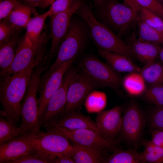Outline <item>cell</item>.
<instances>
[{
    "label": "cell",
    "mask_w": 163,
    "mask_h": 163,
    "mask_svg": "<svg viewBox=\"0 0 163 163\" xmlns=\"http://www.w3.org/2000/svg\"><path fill=\"white\" fill-rule=\"evenodd\" d=\"M39 63H33L21 71L1 78L0 101L5 117L9 122L16 126L20 121L21 104L31 74Z\"/></svg>",
    "instance_id": "obj_1"
},
{
    "label": "cell",
    "mask_w": 163,
    "mask_h": 163,
    "mask_svg": "<svg viewBox=\"0 0 163 163\" xmlns=\"http://www.w3.org/2000/svg\"><path fill=\"white\" fill-rule=\"evenodd\" d=\"M75 14L87 24L91 39L98 49L120 54L131 60L136 57L128 45L108 27L97 20L88 4L83 2Z\"/></svg>",
    "instance_id": "obj_2"
},
{
    "label": "cell",
    "mask_w": 163,
    "mask_h": 163,
    "mask_svg": "<svg viewBox=\"0 0 163 163\" xmlns=\"http://www.w3.org/2000/svg\"><path fill=\"white\" fill-rule=\"evenodd\" d=\"M90 34L88 25L83 19L71 18L68 31L59 48L56 60L45 72L42 78L49 75L64 62L77 57L85 47Z\"/></svg>",
    "instance_id": "obj_3"
},
{
    "label": "cell",
    "mask_w": 163,
    "mask_h": 163,
    "mask_svg": "<svg viewBox=\"0 0 163 163\" xmlns=\"http://www.w3.org/2000/svg\"><path fill=\"white\" fill-rule=\"evenodd\" d=\"M42 73L39 68L33 70L21 104L20 111L21 123L19 126L26 132V135H36L43 132L40 129L37 96Z\"/></svg>",
    "instance_id": "obj_4"
},
{
    "label": "cell",
    "mask_w": 163,
    "mask_h": 163,
    "mask_svg": "<svg viewBox=\"0 0 163 163\" xmlns=\"http://www.w3.org/2000/svg\"><path fill=\"white\" fill-rule=\"evenodd\" d=\"M97 8L102 23L114 30L120 38L131 26L137 23L139 8L127 6L117 0H105Z\"/></svg>",
    "instance_id": "obj_5"
},
{
    "label": "cell",
    "mask_w": 163,
    "mask_h": 163,
    "mask_svg": "<svg viewBox=\"0 0 163 163\" xmlns=\"http://www.w3.org/2000/svg\"><path fill=\"white\" fill-rule=\"evenodd\" d=\"M48 40L46 32L42 33L40 40L35 43L30 42L24 36L19 41L9 70L1 78L21 71L33 63H39L43 61L49 55L46 52Z\"/></svg>",
    "instance_id": "obj_6"
},
{
    "label": "cell",
    "mask_w": 163,
    "mask_h": 163,
    "mask_svg": "<svg viewBox=\"0 0 163 163\" xmlns=\"http://www.w3.org/2000/svg\"><path fill=\"white\" fill-rule=\"evenodd\" d=\"M47 131H53L66 137L72 143L89 148L104 155L118 148L117 142L111 140L100 133L87 129L74 131L54 127H44Z\"/></svg>",
    "instance_id": "obj_7"
},
{
    "label": "cell",
    "mask_w": 163,
    "mask_h": 163,
    "mask_svg": "<svg viewBox=\"0 0 163 163\" xmlns=\"http://www.w3.org/2000/svg\"><path fill=\"white\" fill-rule=\"evenodd\" d=\"M22 136L37 149L47 154L56 156L63 155L72 157L74 151L73 144L60 133L47 131L36 135Z\"/></svg>",
    "instance_id": "obj_8"
},
{
    "label": "cell",
    "mask_w": 163,
    "mask_h": 163,
    "mask_svg": "<svg viewBox=\"0 0 163 163\" xmlns=\"http://www.w3.org/2000/svg\"><path fill=\"white\" fill-rule=\"evenodd\" d=\"M145 124L142 111L136 103L132 101L122 117L118 139H123L136 150L141 144Z\"/></svg>",
    "instance_id": "obj_9"
},
{
    "label": "cell",
    "mask_w": 163,
    "mask_h": 163,
    "mask_svg": "<svg viewBox=\"0 0 163 163\" xmlns=\"http://www.w3.org/2000/svg\"><path fill=\"white\" fill-rule=\"evenodd\" d=\"M80 69L87 74L100 87L117 90L122 80L120 75L108 64L92 55H87L79 62Z\"/></svg>",
    "instance_id": "obj_10"
},
{
    "label": "cell",
    "mask_w": 163,
    "mask_h": 163,
    "mask_svg": "<svg viewBox=\"0 0 163 163\" xmlns=\"http://www.w3.org/2000/svg\"><path fill=\"white\" fill-rule=\"evenodd\" d=\"M99 87L85 73L81 70L79 71L78 70L69 85L66 104L61 117L73 112L81 110L82 106L88 94Z\"/></svg>",
    "instance_id": "obj_11"
},
{
    "label": "cell",
    "mask_w": 163,
    "mask_h": 163,
    "mask_svg": "<svg viewBox=\"0 0 163 163\" xmlns=\"http://www.w3.org/2000/svg\"><path fill=\"white\" fill-rule=\"evenodd\" d=\"M77 71L75 67L72 66L65 73L60 87L49 100L40 119L41 127L62 116L66 103L68 88L71 80Z\"/></svg>",
    "instance_id": "obj_12"
},
{
    "label": "cell",
    "mask_w": 163,
    "mask_h": 163,
    "mask_svg": "<svg viewBox=\"0 0 163 163\" xmlns=\"http://www.w3.org/2000/svg\"><path fill=\"white\" fill-rule=\"evenodd\" d=\"M77 57L63 62L58 68L47 76L41 78L38 98V115L40 119L45 110L47 103L60 87L64 75L72 65Z\"/></svg>",
    "instance_id": "obj_13"
},
{
    "label": "cell",
    "mask_w": 163,
    "mask_h": 163,
    "mask_svg": "<svg viewBox=\"0 0 163 163\" xmlns=\"http://www.w3.org/2000/svg\"><path fill=\"white\" fill-rule=\"evenodd\" d=\"M78 0L66 10L50 17V37L51 43L50 52V59L58 51L59 46L66 35L73 15L83 3Z\"/></svg>",
    "instance_id": "obj_14"
},
{
    "label": "cell",
    "mask_w": 163,
    "mask_h": 163,
    "mask_svg": "<svg viewBox=\"0 0 163 163\" xmlns=\"http://www.w3.org/2000/svg\"><path fill=\"white\" fill-rule=\"evenodd\" d=\"M122 107L116 105L107 110L96 113L95 122L101 133L107 139L117 142L122 119Z\"/></svg>",
    "instance_id": "obj_15"
},
{
    "label": "cell",
    "mask_w": 163,
    "mask_h": 163,
    "mask_svg": "<svg viewBox=\"0 0 163 163\" xmlns=\"http://www.w3.org/2000/svg\"><path fill=\"white\" fill-rule=\"evenodd\" d=\"M43 127H54L74 131L91 129L101 133L96 122L91 117L82 114L81 110L73 112L68 115L43 125Z\"/></svg>",
    "instance_id": "obj_16"
},
{
    "label": "cell",
    "mask_w": 163,
    "mask_h": 163,
    "mask_svg": "<svg viewBox=\"0 0 163 163\" xmlns=\"http://www.w3.org/2000/svg\"><path fill=\"white\" fill-rule=\"evenodd\" d=\"M38 150L22 136L0 144V163H8L23 156Z\"/></svg>",
    "instance_id": "obj_17"
},
{
    "label": "cell",
    "mask_w": 163,
    "mask_h": 163,
    "mask_svg": "<svg viewBox=\"0 0 163 163\" xmlns=\"http://www.w3.org/2000/svg\"><path fill=\"white\" fill-rule=\"evenodd\" d=\"M128 45L136 57L145 64L155 61L161 47L159 45L139 40L133 33L129 38Z\"/></svg>",
    "instance_id": "obj_18"
},
{
    "label": "cell",
    "mask_w": 163,
    "mask_h": 163,
    "mask_svg": "<svg viewBox=\"0 0 163 163\" xmlns=\"http://www.w3.org/2000/svg\"><path fill=\"white\" fill-rule=\"evenodd\" d=\"M99 55L117 72H140V69L127 57L117 53L98 49Z\"/></svg>",
    "instance_id": "obj_19"
},
{
    "label": "cell",
    "mask_w": 163,
    "mask_h": 163,
    "mask_svg": "<svg viewBox=\"0 0 163 163\" xmlns=\"http://www.w3.org/2000/svg\"><path fill=\"white\" fill-rule=\"evenodd\" d=\"M17 33L8 41L0 44L1 78L5 76L8 71L14 58L19 41Z\"/></svg>",
    "instance_id": "obj_20"
},
{
    "label": "cell",
    "mask_w": 163,
    "mask_h": 163,
    "mask_svg": "<svg viewBox=\"0 0 163 163\" xmlns=\"http://www.w3.org/2000/svg\"><path fill=\"white\" fill-rule=\"evenodd\" d=\"M36 11L35 7L20 1L9 16L4 20L20 30L26 27L31 15Z\"/></svg>",
    "instance_id": "obj_21"
},
{
    "label": "cell",
    "mask_w": 163,
    "mask_h": 163,
    "mask_svg": "<svg viewBox=\"0 0 163 163\" xmlns=\"http://www.w3.org/2000/svg\"><path fill=\"white\" fill-rule=\"evenodd\" d=\"M33 14V17L26 27V32L25 37L30 42L35 43L38 42L41 38L46 20L48 15L47 11L39 14L36 11Z\"/></svg>",
    "instance_id": "obj_22"
},
{
    "label": "cell",
    "mask_w": 163,
    "mask_h": 163,
    "mask_svg": "<svg viewBox=\"0 0 163 163\" xmlns=\"http://www.w3.org/2000/svg\"><path fill=\"white\" fill-rule=\"evenodd\" d=\"M74 147L72 158L75 163H104V155L93 149L72 143Z\"/></svg>",
    "instance_id": "obj_23"
},
{
    "label": "cell",
    "mask_w": 163,
    "mask_h": 163,
    "mask_svg": "<svg viewBox=\"0 0 163 163\" xmlns=\"http://www.w3.org/2000/svg\"><path fill=\"white\" fill-rule=\"evenodd\" d=\"M145 82L139 72H132L126 76L122 83L128 94L132 96H138L145 92Z\"/></svg>",
    "instance_id": "obj_24"
},
{
    "label": "cell",
    "mask_w": 163,
    "mask_h": 163,
    "mask_svg": "<svg viewBox=\"0 0 163 163\" xmlns=\"http://www.w3.org/2000/svg\"><path fill=\"white\" fill-rule=\"evenodd\" d=\"M138 39L140 41L163 45V31L153 27L141 21L138 17Z\"/></svg>",
    "instance_id": "obj_25"
},
{
    "label": "cell",
    "mask_w": 163,
    "mask_h": 163,
    "mask_svg": "<svg viewBox=\"0 0 163 163\" xmlns=\"http://www.w3.org/2000/svg\"><path fill=\"white\" fill-rule=\"evenodd\" d=\"M104 163H142L140 153L135 149H117L105 159Z\"/></svg>",
    "instance_id": "obj_26"
},
{
    "label": "cell",
    "mask_w": 163,
    "mask_h": 163,
    "mask_svg": "<svg viewBox=\"0 0 163 163\" xmlns=\"http://www.w3.org/2000/svg\"><path fill=\"white\" fill-rule=\"evenodd\" d=\"M141 144L144 147L140 153L142 163H163V148L151 140H142Z\"/></svg>",
    "instance_id": "obj_27"
},
{
    "label": "cell",
    "mask_w": 163,
    "mask_h": 163,
    "mask_svg": "<svg viewBox=\"0 0 163 163\" xmlns=\"http://www.w3.org/2000/svg\"><path fill=\"white\" fill-rule=\"evenodd\" d=\"M140 73L145 82L150 85L163 84V66L155 61L145 64Z\"/></svg>",
    "instance_id": "obj_28"
},
{
    "label": "cell",
    "mask_w": 163,
    "mask_h": 163,
    "mask_svg": "<svg viewBox=\"0 0 163 163\" xmlns=\"http://www.w3.org/2000/svg\"><path fill=\"white\" fill-rule=\"evenodd\" d=\"M26 135V132L20 126L12 124L3 117L0 118V144Z\"/></svg>",
    "instance_id": "obj_29"
},
{
    "label": "cell",
    "mask_w": 163,
    "mask_h": 163,
    "mask_svg": "<svg viewBox=\"0 0 163 163\" xmlns=\"http://www.w3.org/2000/svg\"><path fill=\"white\" fill-rule=\"evenodd\" d=\"M85 105L89 113H97L105 108L107 104V96L104 92L92 91L86 97Z\"/></svg>",
    "instance_id": "obj_30"
},
{
    "label": "cell",
    "mask_w": 163,
    "mask_h": 163,
    "mask_svg": "<svg viewBox=\"0 0 163 163\" xmlns=\"http://www.w3.org/2000/svg\"><path fill=\"white\" fill-rule=\"evenodd\" d=\"M56 157L38 150L36 152L23 156L8 163H55Z\"/></svg>",
    "instance_id": "obj_31"
},
{
    "label": "cell",
    "mask_w": 163,
    "mask_h": 163,
    "mask_svg": "<svg viewBox=\"0 0 163 163\" xmlns=\"http://www.w3.org/2000/svg\"><path fill=\"white\" fill-rule=\"evenodd\" d=\"M144 97L157 108L163 107V84L150 85L144 93Z\"/></svg>",
    "instance_id": "obj_32"
},
{
    "label": "cell",
    "mask_w": 163,
    "mask_h": 163,
    "mask_svg": "<svg viewBox=\"0 0 163 163\" xmlns=\"http://www.w3.org/2000/svg\"><path fill=\"white\" fill-rule=\"evenodd\" d=\"M139 18L142 22L153 27L161 30L163 21L159 16L152 11L140 6Z\"/></svg>",
    "instance_id": "obj_33"
},
{
    "label": "cell",
    "mask_w": 163,
    "mask_h": 163,
    "mask_svg": "<svg viewBox=\"0 0 163 163\" xmlns=\"http://www.w3.org/2000/svg\"><path fill=\"white\" fill-rule=\"evenodd\" d=\"M78 0H56L50 5L47 11L48 17L65 11L72 6Z\"/></svg>",
    "instance_id": "obj_34"
},
{
    "label": "cell",
    "mask_w": 163,
    "mask_h": 163,
    "mask_svg": "<svg viewBox=\"0 0 163 163\" xmlns=\"http://www.w3.org/2000/svg\"><path fill=\"white\" fill-rule=\"evenodd\" d=\"M18 30L5 20L0 22V44L8 41L18 32Z\"/></svg>",
    "instance_id": "obj_35"
},
{
    "label": "cell",
    "mask_w": 163,
    "mask_h": 163,
    "mask_svg": "<svg viewBox=\"0 0 163 163\" xmlns=\"http://www.w3.org/2000/svg\"><path fill=\"white\" fill-rule=\"evenodd\" d=\"M151 129L163 130V107L157 108L150 114L149 118Z\"/></svg>",
    "instance_id": "obj_36"
},
{
    "label": "cell",
    "mask_w": 163,
    "mask_h": 163,
    "mask_svg": "<svg viewBox=\"0 0 163 163\" xmlns=\"http://www.w3.org/2000/svg\"><path fill=\"white\" fill-rule=\"evenodd\" d=\"M141 7L153 12L158 16L163 17V7L157 0H136Z\"/></svg>",
    "instance_id": "obj_37"
},
{
    "label": "cell",
    "mask_w": 163,
    "mask_h": 163,
    "mask_svg": "<svg viewBox=\"0 0 163 163\" xmlns=\"http://www.w3.org/2000/svg\"><path fill=\"white\" fill-rule=\"evenodd\" d=\"M20 2L19 0H0V21L7 18Z\"/></svg>",
    "instance_id": "obj_38"
},
{
    "label": "cell",
    "mask_w": 163,
    "mask_h": 163,
    "mask_svg": "<svg viewBox=\"0 0 163 163\" xmlns=\"http://www.w3.org/2000/svg\"><path fill=\"white\" fill-rule=\"evenodd\" d=\"M151 141L155 144L163 148V130L151 129Z\"/></svg>",
    "instance_id": "obj_39"
},
{
    "label": "cell",
    "mask_w": 163,
    "mask_h": 163,
    "mask_svg": "<svg viewBox=\"0 0 163 163\" xmlns=\"http://www.w3.org/2000/svg\"><path fill=\"white\" fill-rule=\"evenodd\" d=\"M55 163H75L72 158L63 155L56 156Z\"/></svg>",
    "instance_id": "obj_40"
},
{
    "label": "cell",
    "mask_w": 163,
    "mask_h": 163,
    "mask_svg": "<svg viewBox=\"0 0 163 163\" xmlns=\"http://www.w3.org/2000/svg\"><path fill=\"white\" fill-rule=\"evenodd\" d=\"M56 0H43L37 6L41 8L44 9L50 6Z\"/></svg>",
    "instance_id": "obj_41"
},
{
    "label": "cell",
    "mask_w": 163,
    "mask_h": 163,
    "mask_svg": "<svg viewBox=\"0 0 163 163\" xmlns=\"http://www.w3.org/2000/svg\"><path fill=\"white\" fill-rule=\"evenodd\" d=\"M123 4L126 6L132 8H140V6L136 0H123Z\"/></svg>",
    "instance_id": "obj_42"
},
{
    "label": "cell",
    "mask_w": 163,
    "mask_h": 163,
    "mask_svg": "<svg viewBox=\"0 0 163 163\" xmlns=\"http://www.w3.org/2000/svg\"><path fill=\"white\" fill-rule=\"evenodd\" d=\"M43 0H19L24 3L31 5L35 7L40 2Z\"/></svg>",
    "instance_id": "obj_43"
},
{
    "label": "cell",
    "mask_w": 163,
    "mask_h": 163,
    "mask_svg": "<svg viewBox=\"0 0 163 163\" xmlns=\"http://www.w3.org/2000/svg\"><path fill=\"white\" fill-rule=\"evenodd\" d=\"M96 5L97 8L101 6L104 3L105 0H92Z\"/></svg>",
    "instance_id": "obj_44"
},
{
    "label": "cell",
    "mask_w": 163,
    "mask_h": 163,
    "mask_svg": "<svg viewBox=\"0 0 163 163\" xmlns=\"http://www.w3.org/2000/svg\"><path fill=\"white\" fill-rule=\"evenodd\" d=\"M159 56L161 61L163 62V46L161 47Z\"/></svg>",
    "instance_id": "obj_45"
},
{
    "label": "cell",
    "mask_w": 163,
    "mask_h": 163,
    "mask_svg": "<svg viewBox=\"0 0 163 163\" xmlns=\"http://www.w3.org/2000/svg\"><path fill=\"white\" fill-rule=\"evenodd\" d=\"M161 30L163 31V25L161 29Z\"/></svg>",
    "instance_id": "obj_46"
},
{
    "label": "cell",
    "mask_w": 163,
    "mask_h": 163,
    "mask_svg": "<svg viewBox=\"0 0 163 163\" xmlns=\"http://www.w3.org/2000/svg\"><path fill=\"white\" fill-rule=\"evenodd\" d=\"M157 0V1H160V0Z\"/></svg>",
    "instance_id": "obj_47"
},
{
    "label": "cell",
    "mask_w": 163,
    "mask_h": 163,
    "mask_svg": "<svg viewBox=\"0 0 163 163\" xmlns=\"http://www.w3.org/2000/svg\"></svg>",
    "instance_id": "obj_48"
},
{
    "label": "cell",
    "mask_w": 163,
    "mask_h": 163,
    "mask_svg": "<svg viewBox=\"0 0 163 163\" xmlns=\"http://www.w3.org/2000/svg\"></svg>",
    "instance_id": "obj_49"
}]
</instances>
